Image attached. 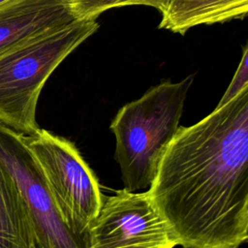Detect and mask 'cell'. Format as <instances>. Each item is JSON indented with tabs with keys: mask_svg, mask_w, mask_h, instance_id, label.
I'll list each match as a JSON object with an SVG mask.
<instances>
[{
	"mask_svg": "<svg viewBox=\"0 0 248 248\" xmlns=\"http://www.w3.org/2000/svg\"><path fill=\"white\" fill-rule=\"evenodd\" d=\"M0 166L12 178L27 209L40 248H86L62 220L23 135L1 122Z\"/></svg>",
	"mask_w": 248,
	"mask_h": 248,
	"instance_id": "cell-5",
	"label": "cell"
},
{
	"mask_svg": "<svg viewBox=\"0 0 248 248\" xmlns=\"http://www.w3.org/2000/svg\"><path fill=\"white\" fill-rule=\"evenodd\" d=\"M159 28L184 34L198 25H210L248 15V0H170L161 13Z\"/></svg>",
	"mask_w": 248,
	"mask_h": 248,
	"instance_id": "cell-8",
	"label": "cell"
},
{
	"mask_svg": "<svg viewBox=\"0 0 248 248\" xmlns=\"http://www.w3.org/2000/svg\"><path fill=\"white\" fill-rule=\"evenodd\" d=\"M75 20L67 0H12L0 6V54Z\"/></svg>",
	"mask_w": 248,
	"mask_h": 248,
	"instance_id": "cell-7",
	"label": "cell"
},
{
	"mask_svg": "<svg viewBox=\"0 0 248 248\" xmlns=\"http://www.w3.org/2000/svg\"><path fill=\"white\" fill-rule=\"evenodd\" d=\"M179 240L148 190L106 196L88 232L87 248H173Z\"/></svg>",
	"mask_w": 248,
	"mask_h": 248,
	"instance_id": "cell-6",
	"label": "cell"
},
{
	"mask_svg": "<svg viewBox=\"0 0 248 248\" xmlns=\"http://www.w3.org/2000/svg\"><path fill=\"white\" fill-rule=\"evenodd\" d=\"M148 192L183 248H238L248 237V83L179 126Z\"/></svg>",
	"mask_w": 248,
	"mask_h": 248,
	"instance_id": "cell-1",
	"label": "cell"
},
{
	"mask_svg": "<svg viewBox=\"0 0 248 248\" xmlns=\"http://www.w3.org/2000/svg\"><path fill=\"white\" fill-rule=\"evenodd\" d=\"M246 220H247V225H248V205L246 208Z\"/></svg>",
	"mask_w": 248,
	"mask_h": 248,
	"instance_id": "cell-13",
	"label": "cell"
},
{
	"mask_svg": "<svg viewBox=\"0 0 248 248\" xmlns=\"http://www.w3.org/2000/svg\"><path fill=\"white\" fill-rule=\"evenodd\" d=\"M194 76L178 82L166 80L140 98L124 105L110 123L115 137L114 159L124 188L148 190L161 159L175 136Z\"/></svg>",
	"mask_w": 248,
	"mask_h": 248,
	"instance_id": "cell-2",
	"label": "cell"
},
{
	"mask_svg": "<svg viewBox=\"0 0 248 248\" xmlns=\"http://www.w3.org/2000/svg\"><path fill=\"white\" fill-rule=\"evenodd\" d=\"M23 139L44 173L62 220L87 248L90 227L104 200L97 176L69 140L41 128Z\"/></svg>",
	"mask_w": 248,
	"mask_h": 248,
	"instance_id": "cell-4",
	"label": "cell"
},
{
	"mask_svg": "<svg viewBox=\"0 0 248 248\" xmlns=\"http://www.w3.org/2000/svg\"><path fill=\"white\" fill-rule=\"evenodd\" d=\"M0 248H40L27 209L0 166Z\"/></svg>",
	"mask_w": 248,
	"mask_h": 248,
	"instance_id": "cell-9",
	"label": "cell"
},
{
	"mask_svg": "<svg viewBox=\"0 0 248 248\" xmlns=\"http://www.w3.org/2000/svg\"><path fill=\"white\" fill-rule=\"evenodd\" d=\"M248 83V45L243 50L241 61L235 71V74L229 84L226 92L217 106H222L235 96Z\"/></svg>",
	"mask_w": 248,
	"mask_h": 248,
	"instance_id": "cell-11",
	"label": "cell"
},
{
	"mask_svg": "<svg viewBox=\"0 0 248 248\" xmlns=\"http://www.w3.org/2000/svg\"><path fill=\"white\" fill-rule=\"evenodd\" d=\"M10 1H12V0H0V6H2V5H5L6 3L10 2Z\"/></svg>",
	"mask_w": 248,
	"mask_h": 248,
	"instance_id": "cell-12",
	"label": "cell"
},
{
	"mask_svg": "<svg viewBox=\"0 0 248 248\" xmlns=\"http://www.w3.org/2000/svg\"><path fill=\"white\" fill-rule=\"evenodd\" d=\"M98 28L96 19H77L1 53L0 122L22 135L38 131L36 109L46 81Z\"/></svg>",
	"mask_w": 248,
	"mask_h": 248,
	"instance_id": "cell-3",
	"label": "cell"
},
{
	"mask_svg": "<svg viewBox=\"0 0 248 248\" xmlns=\"http://www.w3.org/2000/svg\"><path fill=\"white\" fill-rule=\"evenodd\" d=\"M170 0H67L69 8L77 19H96L102 13L111 8L127 5H144L163 13Z\"/></svg>",
	"mask_w": 248,
	"mask_h": 248,
	"instance_id": "cell-10",
	"label": "cell"
},
{
	"mask_svg": "<svg viewBox=\"0 0 248 248\" xmlns=\"http://www.w3.org/2000/svg\"><path fill=\"white\" fill-rule=\"evenodd\" d=\"M245 242H248V237H247V239H246V241Z\"/></svg>",
	"mask_w": 248,
	"mask_h": 248,
	"instance_id": "cell-14",
	"label": "cell"
}]
</instances>
